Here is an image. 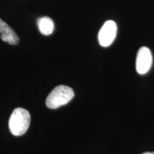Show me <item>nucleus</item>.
I'll return each instance as SVG.
<instances>
[{
	"label": "nucleus",
	"mask_w": 154,
	"mask_h": 154,
	"mask_svg": "<svg viewBox=\"0 0 154 154\" xmlns=\"http://www.w3.org/2000/svg\"><path fill=\"white\" fill-rule=\"evenodd\" d=\"M30 114L23 108H17L13 111L9 121V128L11 134L19 136L24 134L30 124Z\"/></svg>",
	"instance_id": "f257e3e1"
},
{
	"label": "nucleus",
	"mask_w": 154,
	"mask_h": 154,
	"mask_svg": "<svg viewBox=\"0 0 154 154\" xmlns=\"http://www.w3.org/2000/svg\"><path fill=\"white\" fill-rule=\"evenodd\" d=\"M74 96V92L71 87L59 85L50 92L46 99V105L49 109H57L66 105Z\"/></svg>",
	"instance_id": "f03ea898"
},
{
	"label": "nucleus",
	"mask_w": 154,
	"mask_h": 154,
	"mask_svg": "<svg viewBox=\"0 0 154 154\" xmlns=\"http://www.w3.org/2000/svg\"><path fill=\"white\" fill-rule=\"evenodd\" d=\"M117 26L113 21L109 20L102 26L99 33V42L102 47H109L114 41L116 35Z\"/></svg>",
	"instance_id": "7ed1b4c3"
},
{
	"label": "nucleus",
	"mask_w": 154,
	"mask_h": 154,
	"mask_svg": "<svg viewBox=\"0 0 154 154\" xmlns=\"http://www.w3.org/2000/svg\"><path fill=\"white\" fill-rule=\"evenodd\" d=\"M153 57L149 48L143 47L138 50L136 56V68L139 74H145L151 69Z\"/></svg>",
	"instance_id": "20e7f679"
},
{
	"label": "nucleus",
	"mask_w": 154,
	"mask_h": 154,
	"mask_svg": "<svg viewBox=\"0 0 154 154\" xmlns=\"http://www.w3.org/2000/svg\"><path fill=\"white\" fill-rule=\"evenodd\" d=\"M0 34H1V39L3 42H7L11 45H15L19 43V38L16 32L1 19H0Z\"/></svg>",
	"instance_id": "39448f33"
},
{
	"label": "nucleus",
	"mask_w": 154,
	"mask_h": 154,
	"mask_svg": "<svg viewBox=\"0 0 154 154\" xmlns=\"http://www.w3.org/2000/svg\"><path fill=\"white\" fill-rule=\"evenodd\" d=\"M38 26L40 32L44 35H50L52 34L54 29L52 19L48 17H43L38 19Z\"/></svg>",
	"instance_id": "423d86ee"
},
{
	"label": "nucleus",
	"mask_w": 154,
	"mask_h": 154,
	"mask_svg": "<svg viewBox=\"0 0 154 154\" xmlns=\"http://www.w3.org/2000/svg\"><path fill=\"white\" fill-rule=\"evenodd\" d=\"M142 154H153V153H150V152H146V153H143Z\"/></svg>",
	"instance_id": "0eeeda50"
},
{
	"label": "nucleus",
	"mask_w": 154,
	"mask_h": 154,
	"mask_svg": "<svg viewBox=\"0 0 154 154\" xmlns=\"http://www.w3.org/2000/svg\"><path fill=\"white\" fill-rule=\"evenodd\" d=\"M152 153H153L154 154V151H153V152H152Z\"/></svg>",
	"instance_id": "6e6552de"
}]
</instances>
